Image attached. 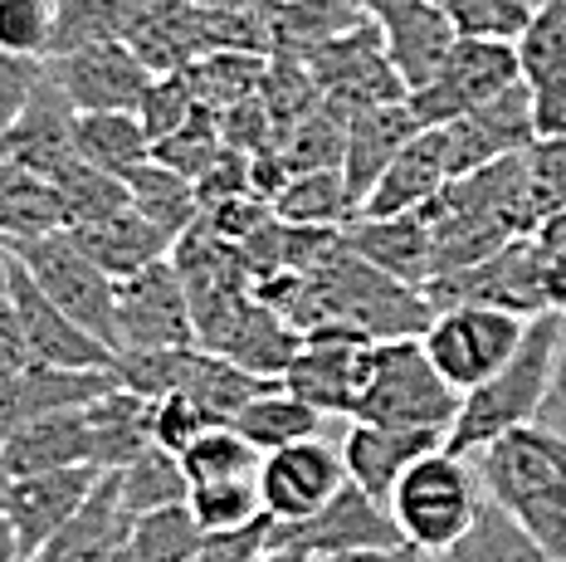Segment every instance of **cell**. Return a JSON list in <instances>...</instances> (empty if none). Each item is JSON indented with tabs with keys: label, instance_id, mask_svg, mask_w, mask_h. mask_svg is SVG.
<instances>
[{
	"label": "cell",
	"instance_id": "cell-1",
	"mask_svg": "<svg viewBox=\"0 0 566 562\" xmlns=\"http://www.w3.org/2000/svg\"><path fill=\"white\" fill-rule=\"evenodd\" d=\"M283 319L303 327V333L342 327V333L386 343V337H420L430 327L434 309L424 299V289L400 284V279L367 264L361 254H352L347 244H337L323 264L298 274V289H293Z\"/></svg>",
	"mask_w": 566,
	"mask_h": 562
},
{
	"label": "cell",
	"instance_id": "cell-2",
	"mask_svg": "<svg viewBox=\"0 0 566 562\" xmlns=\"http://www.w3.org/2000/svg\"><path fill=\"white\" fill-rule=\"evenodd\" d=\"M566 337V313L547 309L537 319H527L517 353L493 372L489 382H479L474 392L459 396V416L444 430V450L469 455L489 450L499 436H509L517 426H537L542 406L552 396V372H557V353Z\"/></svg>",
	"mask_w": 566,
	"mask_h": 562
},
{
	"label": "cell",
	"instance_id": "cell-3",
	"mask_svg": "<svg viewBox=\"0 0 566 562\" xmlns=\"http://www.w3.org/2000/svg\"><path fill=\"white\" fill-rule=\"evenodd\" d=\"M489 499L523 523L557 562H566V436L547 426H517L474 455Z\"/></svg>",
	"mask_w": 566,
	"mask_h": 562
},
{
	"label": "cell",
	"instance_id": "cell-4",
	"mask_svg": "<svg viewBox=\"0 0 566 562\" xmlns=\"http://www.w3.org/2000/svg\"><path fill=\"white\" fill-rule=\"evenodd\" d=\"M483 499H489V489H483V479H479V465L469 460V455H454L440 445V450L420 455V460L400 475L386 509H391L400 538H406L416 553L434 558V553H444L454 538H464V529L479 519Z\"/></svg>",
	"mask_w": 566,
	"mask_h": 562
},
{
	"label": "cell",
	"instance_id": "cell-5",
	"mask_svg": "<svg viewBox=\"0 0 566 562\" xmlns=\"http://www.w3.org/2000/svg\"><path fill=\"white\" fill-rule=\"evenodd\" d=\"M459 416V392L434 372L420 337H386L376 343L367 392L352 420L371 426H406V430H450Z\"/></svg>",
	"mask_w": 566,
	"mask_h": 562
},
{
	"label": "cell",
	"instance_id": "cell-6",
	"mask_svg": "<svg viewBox=\"0 0 566 562\" xmlns=\"http://www.w3.org/2000/svg\"><path fill=\"white\" fill-rule=\"evenodd\" d=\"M15 260L25 264V274L40 284V294L50 299L59 313H69L84 333H93L117 357V303H113L117 279L103 274V269L78 250V240L69 236V230L20 240Z\"/></svg>",
	"mask_w": 566,
	"mask_h": 562
},
{
	"label": "cell",
	"instance_id": "cell-7",
	"mask_svg": "<svg viewBox=\"0 0 566 562\" xmlns=\"http://www.w3.org/2000/svg\"><path fill=\"white\" fill-rule=\"evenodd\" d=\"M527 319L509 309H489V303H454V309H434L430 327L420 333V347L430 353L434 372L454 386L459 396L474 392L503 367L517 343H523Z\"/></svg>",
	"mask_w": 566,
	"mask_h": 562
},
{
	"label": "cell",
	"instance_id": "cell-8",
	"mask_svg": "<svg viewBox=\"0 0 566 562\" xmlns=\"http://www.w3.org/2000/svg\"><path fill=\"white\" fill-rule=\"evenodd\" d=\"M430 309H454V303H489V309H509L517 319H537L547 313V289H542V260L537 240L517 236L489 254V260L454 269L424 284Z\"/></svg>",
	"mask_w": 566,
	"mask_h": 562
},
{
	"label": "cell",
	"instance_id": "cell-9",
	"mask_svg": "<svg viewBox=\"0 0 566 562\" xmlns=\"http://www.w3.org/2000/svg\"><path fill=\"white\" fill-rule=\"evenodd\" d=\"M513 84H517V50L509 40H459L440 74L424 89L406 93V103L420 118V127H444L483 108V103L499 98Z\"/></svg>",
	"mask_w": 566,
	"mask_h": 562
},
{
	"label": "cell",
	"instance_id": "cell-10",
	"mask_svg": "<svg viewBox=\"0 0 566 562\" xmlns=\"http://www.w3.org/2000/svg\"><path fill=\"white\" fill-rule=\"evenodd\" d=\"M117 303V353H151V347H191L196 319L186 284L176 274L171 254L147 264L142 274H127L113 284Z\"/></svg>",
	"mask_w": 566,
	"mask_h": 562
},
{
	"label": "cell",
	"instance_id": "cell-11",
	"mask_svg": "<svg viewBox=\"0 0 566 562\" xmlns=\"http://www.w3.org/2000/svg\"><path fill=\"white\" fill-rule=\"evenodd\" d=\"M376 357V337L342 333V327H313L303 333V347L293 357V367L283 372V386L293 396H303L323 416H357V402L367 392Z\"/></svg>",
	"mask_w": 566,
	"mask_h": 562
},
{
	"label": "cell",
	"instance_id": "cell-12",
	"mask_svg": "<svg viewBox=\"0 0 566 562\" xmlns=\"http://www.w3.org/2000/svg\"><path fill=\"white\" fill-rule=\"evenodd\" d=\"M396 519L386 503H376L367 489L347 485L337 489L313 519H298V523H274L269 529V548H289V553H303V558H317V553H352V548H400Z\"/></svg>",
	"mask_w": 566,
	"mask_h": 562
},
{
	"label": "cell",
	"instance_id": "cell-13",
	"mask_svg": "<svg viewBox=\"0 0 566 562\" xmlns=\"http://www.w3.org/2000/svg\"><path fill=\"white\" fill-rule=\"evenodd\" d=\"M50 79L78 113H137L142 93L151 84V69L127 40H98L84 50H69L44 60Z\"/></svg>",
	"mask_w": 566,
	"mask_h": 562
},
{
	"label": "cell",
	"instance_id": "cell-14",
	"mask_svg": "<svg viewBox=\"0 0 566 562\" xmlns=\"http://www.w3.org/2000/svg\"><path fill=\"white\" fill-rule=\"evenodd\" d=\"M342 485H347L342 450L327 445L323 436L283 445V450H269L259 460V499H264V513L274 523L313 519Z\"/></svg>",
	"mask_w": 566,
	"mask_h": 562
},
{
	"label": "cell",
	"instance_id": "cell-15",
	"mask_svg": "<svg viewBox=\"0 0 566 562\" xmlns=\"http://www.w3.org/2000/svg\"><path fill=\"white\" fill-rule=\"evenodd\" d=\"M440 137H444V152H450L454 181L469 177V171H479V167H489V162L527 152L537 143V123H533V98H527L523 79H517L513 89H503L499 98H489L483 108L444 123Z\"/></svg>",
	"mask_w": 566,
	"mask_h": 562
},
{
	"label": "cell",
	"instance_id": "cell-16",
	"mask_svg": "<svg viewBox=\"0 0 566 562\" xmlns=\"http://www.w3.org/2000/svg\"><path fill=\"white\" fill-rule=\"evenodd\" d=\"M371 20L381 30L386 60H391L396 79L406 93L424 89L444 69L459 34L434 0H371Z\"/></svg>",
	"mask_w": 566,
	"mask_h": 562
},
{
	"label": "cell",
	"instance_id": "cell-17",
	"mask_svg": "<svg viewBox=\"0 0 566 562\" xmlns=\"http://www.w3.org/2000/svg\"><path fill=\"white\" fill-rule=\"evenodd\" d=\"M98 465H69V470H40V475H20L10 479L6 495V523L15 529L25 558L40 553L50 538L84 509V499L98 485Z\"/></svg>",
	"mask_w": 566,
	"mask_h": 562
},
{
	"label": "cell",
	"instance_id": "cell-18",
	"mask_svg": "<svg viewBox=\"0 0 566 562\" xmlns=\"http://www.w3.org/2000/svg\"><path fill=\"white\" fill-rule=\"evenodd\" d=\"M517 50V79L533 98L537 137L566 133V0L533 10L527 30L513 40Z\"/></svg>",
	"mask_w": 566,
	"mask_h": 562
},
{
	"label": "cell",
	"instance_id": "cell-19",
	"mask_svg": "<svg viewBox=\"0 0 566 562\" xmlns=\"http://www.w3.org/2000/svg\"><path fill=\"white\" fill-rule=\"evenodd\" d=\"M74 118L78 108L64 98V89L50 79V69L40 74L30 103L20 108V118L0 133V157L20 162V167L40 171L44 181H54L64 167L78 162V147H74Z\"/></svg>",
	"mask_w": 566,
	"mask_h": 562
},
{
	"label": "cell",
	"instance_id": "cell-20",
	"mask_svg": "<svg viewBox=\"0 0 566 562\" xmlns=\"http://www.w3.org/2000/svg\"><path fill=\"white\" fill-rule=\"evenodd\" d=\"M200 347L230 357L234 367L254 372V377L283 382V372L293 367V357H298V347H303V327H293L279 309H269L264 299L250 294L216 323V333Z\"/></svg>",
	"mask_w": 566,
	"mask_h": 562
},
{
	"label": "cell",
	"instance_id": "cell-21",
	"mask_svg": "<svg viewBox=\"0 0 566 562\" xmlns=\"http://www.w3.org/2000/svg\"><path fill=\"white\" fill-rule=\"evenodd\" d=\"M113 367H50V362H30L10 382H0V440L15 426L54 412H78V406L98 402L113 392Z\"/></svg>",
	"mask_w": 566,
	"mask_h": 562
},
{
	"label": "cell",
	"instance_id": "cell-22",
	"mask_svg": "<svg viewBox=\"0 0 566 562\" xmlns=\"http://www.w3.org/2000/svg\"><path fill=\"white\" fill-rule=\"evenodd\" d=\"M10 309H15L20 337H25L34 362H50V367H113V353L98 343L93 333H84L69 313H59L50 299L40 294V284L25 274V264L15 260L10 274Z\"/></svg>",
	"mask_w": 566,
	"mask_h": 562
},
{
	"label": "cell",
	"instance_id": "cell-23",
	"mask_svg": "<svg viewBox=\"0 0 566 562\" xmlns=\"http://www.w3.org/2000/svg\"><path fill=\"white\" fill-rule=\"evenodd\" d=\"M444 430H406V426H371V420H352L342 436V465L357 489H367L376 503H391L400 475L420 460V455L440 450Z\"/></svg>",
	"mask_w": 566,
	"mask_h": 562
},
{
	"label": "cell",
	"instance_id": "cell-24",
	"mask_svg": "<svg viewBox=\"0 0 566 562\" xmlns=\"http://www.w3.org/2000/svg\"><path fill=\"white\" fill-rule=\"evenodd\" d=\"M342 244L352 254H361L381 274L400 279V284L424 289L434 279V240L420 210L406 216H357L352 226H342Z\"/></svg>",
	"mask_w": 566,
	"mask_h": 562
},
{
	"label": "cell",
	"instance_id": "cell-25",
	"mask_svg": "<svg viewBox=\"0 0 566 562\" xmlns=\"http://www.w3.org/2000/svg\"><path fill=\"white\" fill-rule=\"evenodd\" d=\"M450 181H454V171H450V152H444L440 127H420L396 152L391 167L376 177L371 191L361 196V216H406V210H420Z\"/></svg>",
	"mask_w": 566,
	"mask_h": 562
},
{
	"label": "cell",
	"instance_id": "cell-26",
	"mask_svg": "<svg viewBox=\"0 0 566 562\" xmlns=\"http://www.w3.org/2000/svg\"><path fill=\"white\" fill-rule=\"evenodd\" d=\"M127 533H133V513H127L123 489H117V470H103L93 495L84 499V509L30 562H108L127 543Z\"/></svg>",
	"mask_w": 566,
	"mask_h": 562
},
{
	"label": "cell",
	"instance_id": "cell-27",
	"mask_svg": "<svg viewBox=\"0 0 566 562\" xmlns=\"http://www.w3.org/2000/svg\"><path fill=\"white\" fill-rule=\"evenodd\" d=\"M420 133V118L410 113L406 98H391V103H371V108L352 113L347 123V147H342V177H347L352 196H367L376 177L396 162V152Z\"/></svg>",
	"mask_w": 566,
	"mask_h": 562
},
{
	"label": "cell",
	"instance_id": "cell-28",
	"mask_svg": "<svg viewBox=\"0 0 566 562\" xmlns=\"http://www.w3.org/2000/svg\"><path fill=\"white\" fill-rule=\"evenodd\" d=\"M0 465H6L10 479L40 475V470H69V465H93V436H88L84 406L15 426L0 440Z\"/></svg>",
	"mask_w": 566,
	"mask_h": 562
},
{
	"label": "cell",
	"instance_id": "cell-29",
	"mask_svg": "<svg viewBox=\"0 0 566 562\" xmlns=\"http://www.w3.org/2000/svg\"><path fill=\"white\" fill-rule=\"evenodd\" d=\"M69 236L78 240V250H84L108 279L142 274L147 264H157V260L171 254V236H161V230L133 206L117 210V216H108V220H98V226L69 230Z\"/></svg>",
	"mask_w": 566,
	"mask_h": 562
},
{
	"label": "cell",
	"instance_id": "cell-30",
	"mask_svg": "<svg viewBox=\"0 0 566 562\" xmlns=\"http://www.w3.org/2000/svg\"><path fill=\"white\" fill-rule=\"evenodd\" d=\"M88 436H93V465L98 470H127L142 450H151V402L127 386H113L98 402L84 406Z\"/></svg>",
	"mask_w": 566,
	"mask_h": 562
},
{
	"label": "cell",
	"instance_id": "cell-31",
	"mask_svg": "<svg viewBox=\"0 0 566 562\" xmlns=\"http://www.w3.org/2000/svg\"><path fill=\"white\" fill-rule=\"evenodd\" d=\"M323 420L327 416L317 412V406H308L303 396H293L289 386L279 382V386H269V392H259L254 402H244L240 412L230 416V426L240 430L259 455H269V450H283V445L323 436Z\"/></svg>",
	"mask_w": 566,
	"mask_h": 562
},
{
	"label": "cell",
	"instance_id": "cell-32",
	"mask_svg": "<svg viewBox=\"0 0 566 562\" xmlns=\"http://www.w3.org/2000/svg\"><path fill=\"white\" fill-rule=\"evenodd\" d=\"M274 220L283 226H323V230H342L361 216V201L352 196L342 167L327 171H298V177L283 181V191L269 201Z\"/></svg>",
	"mask_w": 566,
	"mask_h": 562
},
{
	"label": "cell",
	"instance_id": "cell-33",
	"mask_svg": "<svg viewBox=\"0 0 566 562\" xmlns=\"http://www.w3.org/2000/svg\"><path fill=\"white\" fill-rule=\"evenodd\" d=\"M424 562H557V558H552L499 499H483L479 519L464 529V538H454L444 553H434Z\"/></svg>",
	"mask_w": 566,
	"mask_h": 562
},
{
	"label": "cell",
	"instance_id": "cell-34",
	"mask_svg": "<svg viewBox=\"0 0 566 562\" xmlns=\"http://www.w3.org/2000/svg\"><path fill=\"white\" fill-rule=\"evenodd\" d=\"M123 181H127V196H133V210H142V216H147L161 236H171V244L200 220L196 181L181 177V171H171V167H161L157 157L137 162Z\"/></svg>",
	"mask_w": 566,
	"mask_h": 562
},
{
	"label": "cell",
	"instance_id": "cell-35",
	"mask_svg": "<svg viewBox=\"0 0 566 562\" xmlns=\"http://www.w3.org/2000/svg\"><path fill=\"white\" fill-rule=\"evenodd\" d=\"M74 147H78V162L113 171V177H127L137 162L151 157V137L137 113H78Z\"/></svg>",
	"mask_w": 566,
	"mask_h": 562
},
{
	"label": "cell",
	"instance_id": "cell-36",
	"mask_svg": "<svg viewBox=\"0 0 566 562\" xmlns=\"http://www.w3.org/2000/svg\"><path fill=\"white\" fill-rule=\"evenodd\" d=\"M59 230V196L54 181H44L40 171L20 167V162L0 157V236L10 244L50 236Z\"/></svg>",
	"mask_w": 566,
	"mask_h": 562
},
{
	"label": "cell",
	"instance_id": "cell-37",
	"mask_svg": "<svg viewBox=\"0 0 566 562\" xmlns=\"http://www.w3.org/2000/svg\"><path fill=\"white\" fill-rule=\"evenodd\" d=\"M54 196H59V230L98 226V220H108V216H117V210L133 206L127 181L113 177V171L88 167V162H74V167L59 171Z\"/></svg>",
	"mask_w": 566,
	"mask_h": 562
},
{
	"label": "cell",
	"instance_id": "cell-38",
	"mask_svg": "<svg viewBox=\"0 0 566 562\" xmlns=\"http://www.w3.org/2000/svg\"><path fill=\"white\" fill-rule=\"evenodd\" d=\"M186 79H191L196 98L206 108H230V103H244L254 98L259 84H264V69H269V54H254V50H216V54H200V60L181 64Z\"/></svg>",
	"mask_w": 566,
	"mask_h": 562
},
{
	"label": "cell",
	"instance_id": "cell-39",
	"mask_svg": "<svg viewBox=\"0 0 566 562\" xmlns=\"http://www.w3.org/2000/svg\"><path fill=\"white\" fill-rule=\"evenodd\" d=\"M259 460L264 455L254 450L230 420H216L191 440V450L181 455V470L191 485H216V479H250L259 475Z\"/></svg>",
	"mask_w": 566,
	"mask_h": 562
},
{
	"label": "cell",
	"instance_id": "cell-40",
	"mask_svg": "<svg viewBox=\"0 0 566 562\" xmlns=\"http://www.w3.org/2000/svg\"><path fill=\"white\" fill-rule=\"evenodd\" d=\"M117 489H123V503L127 513H151V509H167V503H181L191 495V479H186L181 460H176L171 450H161V445H151V450H142L127 470H117Z\"/></svg>",
	"mask_w": 566,
	"mask_h": 562
},
{
	"label": "cell",
	"instance_id": "cell-41",
	"mask_svg": "<svg viewBox=\"0 0 566 562\" xmlns=\"http://www.w3.org/2000/svg\"><path fill=\"white\" fill-rule=\"evenodd\" d=\"M206 529L196 523L191 503H167V509H151L133 519V533H127V548L142 562H191V553L200 548Z\"/></svg>",
	"mask_w": 566,
	"mask_h": 562
},
{
	"label": "cell",
	"instance_id": "cell-42",
	"mask_svg": "<svg viewBox=\"0 0 566 562\" xmlns=\"http://www.w3.org/2000/svg\"><path fill=\"white\" fill-rule=\"evenodd\" d=\"M127 20H133V6H127V0H59L50 54H44V60L69 54V50H84V44H98V40H123Z\"/></svg>",
	"mask_w": 566,
	"mask_h": 562
},
{
	"label": "cell",
	"instance_id": "cell-43",
	"mask_svg": "<svg viewBox=\"0 0 566 562\" xmlns=\"http://www.w3.org/2000/svg\"><path fill=\"white\" fill-rule=\"evenodd\" d=\"M191 503L196 523L206 533H226V529H244L264 513V499H259V475L250 479H216V485H191Z\"/></svg>",
	"mask_w": 566,
	"mask_h": 562
},
{
	"label": "cell",
	"instance_id": "cell-44",
	"mask_svg": "<svg viewBox=\"0 0 566 562\" xmlns=\"http://www.w3.org/2000/svg\"><path fill=\"white\" fill-rule=\"evenodd\" d=\"M220 147H226V137H220V113L206 108V103H196V113L176 127V133H167L161 143H151V157H157L161 167H171V171H181V177L196 181L200 171L220 157Z\"/></svg>",
	"mask_w": 566,
	"mask_h": 562
},
{
	"label": "cell",
	"instance_id": "cell-45",
	"mask_svg": "<svg viewBox=\"0 0 566 562\" xmlns=\"http://www.w3.org/2000/svg\"><path fill=\"white\" fill-rule=\"evenodd\" d=\"M450 15L459 40H517L533 20V10L523 0H434Z\"/></svg>",
	"mask_w": 566,
	"mask_h": 562
},
{
	"label": "cell",
	"instance_id": "cell-46",
	"mask_svg": "<svg viewBox=\"0 0 566 562\" xmlns=\"http://www.w3.org/2000/svg\"><path fill=\"white\" fill-rule=\"evenodd\" d=\"M523 177H527V201H533L537 226L566 210V133L537 137L523 152Z\"/></svg>",
	"mask_w": 566,
	"mask_h": 562
},
{
	"label": "cell",
	"instance_id": "cell-47",
	"mask_svg": "<svg viewBox=\"0 0 566 562\" xmlns=\"http://www.w3.org/2000/svg\"><path fill=\"white\" fill-rule=\"evenodd\" d=\"M196 103L200 98H196L191 79H186V69H167V74H151V84L137 103V118H142V127H147L151 143H161V137L176 133V127L191 118Z\"/></svg>",
	"mask_w": 566,
	"mask_h": 562
},
{
	"label": "cell",
	"instance_id": "cell-48",
	"mask_svg": "<svg viewBox=\"0 0 566 562\" xmlns=\"http://www.w3.org/2000/svg\"><path fill=\"white\" fill-rule=\"evenodd\" d=\"M59 0H0V50L44 60L50 54Z\"/></svg>",
	"mask_w": 566,
	"mask_h": 562
},
{
	"label": "cell",
	"instance_id": "cell-49",
	"mask_svg": "<svg viewBox=\"0 0 566 562\" xmlns=\"http://www.w3.org/2000/svg\"><path fill=\"white\" fill-rule=\"evenodd\" d=\"M206 426H216V420H210L206 406H196L191 396L171 392V396H157V402H151V445L171 450L176 460L191 450V440H196Z\"/></svg>",
	"mask_w": 566,
	"mask_h": 562
},
{
	"label": "cell",
	"instance_id": "cell-50",
	"mask_svg": "<svg viewBox=\"0 0 566 562\" xmlns=\"http://www.w3.org/2000/svg\"><path fill=\"white\" fill-rule=\"evenodd\" d=\"M234 196H254L250 191V152L220 147V157L196 177V201H200V210H210V206L234 201Z\"/></svg>",
	"mask_w": 566,
	"mask_h": 562
},
{
	"label": "cell",
	"instance_id": "cell-51",
	"mask_svg": "<svg viewBox=\"0 0 566 562\" xmlns=\"http://www.w3.org/2000/svg\"><path fill=\"white\" fill-rule=\"evenodd\" d=\"M269 529H274V519H269V513H259V519L244 523V529L206 533V538H200V548L191 553V562H250L254 553H264V548H269Z\"/></svg>",
	"mask_w": 566,
	"mask_h": 562
},
{
	"label": "cell",
	"instance_id": "cell-52",
	"mask_svg": "<svg viewBox=\"0 0 566 562\" xmlns=\"http://www.w3.org/2000/svg\"><path fill=\"white\" fill-rule=\"evenodd\" d=\"M40 74H44V60H25V54L0 50V133L20 118V108H25L34 84H40Z\"/></svg>",
	"mask_w": 566,
	"mask_h": 562
},
{
	"label": "cell",
	"instance_id": "cell-53",
	"mask_svg": "<svg viewBox=\"0 0 566 562\" xmlns=\"http://www.w3.org/2000/svg\"><path fill=\"white\" fill-rule=\"evenodd\" d=\"M30 347L25 337H20V323H15V309H10V299H0V382H10L20 367H30Z\"/></svg>",
	"mask_w": 566,
	"mask_h": 562
},
{
	"label": "cell",
	"instance_id": "cell-54",
	"mask_svg": "<svg viewBox=\"0 0 566 562\" xmlns=\"http://www.w3.org/2000/svg\"><path fill=\"white\" fill-rule=\"evenodd\" d=\"M308 562H424V553H416L410 543H400V548H352V553H317Z\"/></svg>",
	"mask_w": 566,
	"mask_h": 562
},
{
	"label": "cell",
	"instance_id": "cell-55",
	"mask_svg": "<svg viewBox=\"0 0 566 562\" xmlns=\"http://www.w3.org/2000/svg\"><path fill=\"white\" fill-rule=\"evenodd\" d=\"M557 412H566V337H562V353H557V372H552V396H547Z\"/></svg>",
	"mask_w": 566,
	"mask_h": 562
},
{
	"label": "cell",
	"instance_id": "cell-56",
	"mask_svg": "<svg viewBox=\"0 0 566 562\" xmlns=\"http://www.w3.org/2000/svg\"><path fill=\"white\" fill-rule=\"evenodd\" d=\"M0 562H30L25 548H20V538H15V529H10L6 519H0Z\"/></svg>",
	"mask_w": 566,
	"mask_h": 562
},
{
	"label": "cell",
	"instance_id": "cell-57",
	"mask_svg": "<svg viewBox=\"0 0 566 562\" xmlns=\"http://www.w3.org/2000/svg\"><path fill=\"white\" fill-rule=\"evenodd\" d=\"M10 274H15V244L0 236V299L10 294Z\"/></svg>",
	"mask_w": 566,
	"mask_h": 562
},
{
	"label": "cell",
	"instance_id": "cell-58",
	"mask_svg": "<svg viewBox=\"0 0 566 562\" xmlns=\"http://www.w3.org/2000/svg\"><path fill=\"white\" fill-rule=\"evenodd\" d=\"M250 562H308L303 553H289V548H264V553H254Z\"/></svg>",
	"mask_w": 566,
	"mask_h": 562
},
{
	"label": "cell",
	"instance_id": "cell-59",
	"mask_svg": "<svg viewBox=\"0 0 566 562\" xmlns=\"http://www.w3.org/2000/svg\"><path fill=\"white\" fill-rule=\"evenodd\" d=\"M6 495H10V475H6V465H0V519H6Z\"/></svg>",
	"mask_w": 566,
	"mask_h": 562
},
{
	"label": "cell",
	"instance_id": "cell-60",
	"mask_svg": "<svg viewBox=\"0 0 566 562\" xmlns=\"http://www.w3.org/2000/svg\"><path fill=\"white\" fill-rule=\"evenodd\" d=\"M108 562H142V558H137V553H133V548H127V543H123V548H117V553H113Z\"/></svg>",
	"mask_w": 566,
	"mask_h": 562
},
{
	"label": "cell",
	"instance_id": "cell-61",
	"mask_svg": "<svg viewBox=\"0 0 566 562\" xmlns=\"http://www.w3.org/2000/svg\"><path fill=\"white\" fill-rule=\"evenodd\" d=\"M523 6H527V10H542V6H552V0H523Z\"/></svg>",
	"mask_w": 566,
	"mask_h": 562
}]
</instances>
